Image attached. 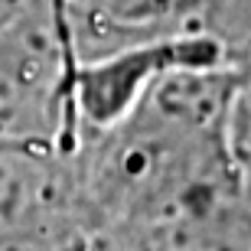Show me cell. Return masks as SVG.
I'll use <instances>...</instances> for the list:
<instances>
[{
  "label": "cell",
  "mask_w": 251,
  "mask_h": 251,
  "mask_svg": "<svg viewBox=\"0 0 251 251\" xmlns=\"http://www.w3.org/2000/svg\"><path fill=\"white\" fill-rule=\"evenodd\" d=\"M222 134H228V160L251 170V72L245 75L242 88L228 92L222 118Z\"/></svg>",
  "instance_id": "6da1fadb"
}]
</instances>
